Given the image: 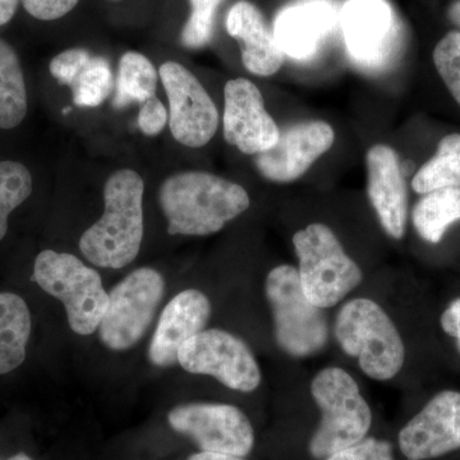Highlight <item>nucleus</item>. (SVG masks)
I'll use <instances>...</instances> for the list:
<instances>
[{
	"label": "nucleus",
	"instance_id": "6e6552de",
	"mask_svg": "<svg viewBox=\"0 0 460 460\" xmlns=\"http://www.w3.org/2000/svg\"><path fill=\"white\" fill-rule=\"evenodd\" d=\"M165 292V281L155 269L132 271L109 293L99 338L115 352L135 347L146 334Z\"/></svg>",
	"mask_w": 460,
	"mask_h": 460
},
{
	"label": "nucleus",
	"instance_id": "473e14b6",
	"mask_svg": "<svg viewBox=\"0 0 460 460\" xmlns=\"http://www.w3.org/2000/svg\"><path fill=\"white\" fill-rule=\"evenodd\" d=\"M441 328L450 337H458L460 332V299L454 301L441 316Z\"/></svg>",
	"mask_w": 460,
	"mask_h": 460
},
{
	"label": "nucleus",
	"instance_id": "f8f14e48",
	"mask_svg": "<svg viewBox=\"0 0 460 460\" xmlns=\"http://www.w3.org/2000/svg\"><path fill=\"white\" fill-rule=\"evenodd\" d=\"M334 140V129L323 120L293 124L280 131L274 146L257 154L256 168L266 180L289 183L328 153Z\"/></svg>",
	"mask_w": 460,
	"mask_h": 460
},
{
	"label": "nucleus",
	"instance_id": "39448f33",
	"mask_svg": "<svg viewBox=\"0 0 460 460\" xmlns=\"http://www.w3.org/2000/svg\"><path fill=\"white\" fill-rule=\"evenodd\" d=\"M32 280L65 305L75 334L91 335L99 329L109 295L98 271L74 255L47 250L36 257Z\"/></svg>",
	"mask_w": 460,
	"mask_h": 460
},
{
	"label": "nucleus",
	"instance_id": "aec40b11",
	"mask_svg": "<svg viewBox=\"0 0 460 460\" xmlns=\"http://www.w3.org/2000/svg\"><path fill=\"white\" fill-rule=\"evenodd\" d=\"M31 314L22 296L0 293V375L16 370L26 359Z\"/></svg>",
	"mask_w": 460,
	"mask_h": 460
},
{
	"label": "nucleus",
	"instance_id": "2eb2a0df",
	"mask_svg": "<svg viewBox=\"0 0 460 460\" xmlns=\"http://www.w3.org/2000/svg\"><path fill=\"white\" fill-rule=\"evenodd\" d=\"M367 192L381 226L392 238L402 239L407 229L408 193L401 162L392 147L375 145L366 155Z\"/></svg>",
	"mask_w": 460,
	"mask_h": 460
},
{
	"label": "nucleus",
	"instance_id": "bb28decb",
	"mask_svg": "<svg viewBox=\"0 0 460 460\" xmlns=\"http://www.w3.org/2000/svg\"><path fill=\"white\" fill-rule=\"evenodd\" d=\"M223 0H190V16L181 31V42L190 49L205 47L213 38L215 13Z\"/></svg>",
	"mask_w": 460,
	"mask_h": 460
},
{
	"label": "nucleus",
	"instance_id": "dca6fc26",
	"mask_svg": "<svg viewBox=\"0 0 460 460\" xmlns=\"http://www.w3.org/2000/svg\"><path fill=\"white\" fill-rule=\"evenodd\" d=\"M211 316L208 296L198 289H187L165 305L148 348V359L156 367L178 363V352L190 338L205 330Z\"/></svg>",
	"mask_w": 460,
	"mask_h": 460
},
{
	"label": "nucleus",
	"instance_id": "f257e3e1",
	"mask_svg": "<svg viewBox=\"0 0 460 460\" xmlns=\"http://www.w3.org/2000/svg\"><path fill=\"white\" fill-rule=\"evenodd\" d=\"M159 201L172 235L214 234L250 208L243 187L205 172L172 175L162 184Z\"/></svg>",
	"mask_w": 460,
	"mask_h": 460
},
{
	"label": "nucleus",
	"instance_id": "b1692460",
	"mask_svg": "<svg viewBox=\"0 0 460 460\" xmlns=\"http://www.w3.org/2000/svg\"><path fill=\"white\" fill-rule=\"evenodd\" d=\"M157 72L153 63L140 53L129 51L124 54L118 71L114 107L126 108L132 102L144 104L155 95Z\"/></svg>",
	"mask_w": 460,
	"mask_h": 460
},
{
	"label": "nucleus",
	"instance_id": "f704fd0d",
	"mask_svg": "<svg viewBox=\"0 0 460 460\" xmlns=\"http://www.w3.org/2000/svg\"><path fill=\"white\" fill-rule=\"evenodd\" d=\"M187 460H244L241 456H229V454L201 452L193 454Z\"/></svg>",
	"mask_w": 460,
	"mask_h": 460
},
{
	"label": "nucleus",
	"instance_id": "4468645a",
	"mask_svg": "<svg viewBox=\"0 0 460 460\" xmlns=\"http://www.w3.org/2000/svg\"><path fill=\"white\" fill-rule=\"evenodd\" d=\"M399 447L408 460L438 458L460 449V394L441 392L402 429Z\"/></svg>",
	"mask_w": 460,
	"mask_h": 460
},
{
	"label": "nucleus",
	"instance_id": "9b49d317",
	"mask_svg": "<svg viewBox=\"0 0 460 460\" xmlns=\"http://www.w3.org/2000/svg\"><path fill=\"white\" fill-rule=\"evenodd\" d=\"M159 74L168 95L172 137L184 146H205L219 126V113L213 100L198 78L180 63H164Z\"/></svg>",
	"mask_w": 460,
	"mask_h": 460
},
{
	"label": "nucleus",
	"instance_id": "c85d7f7f",
	"mask_svg": "<svg viewBox=\"0 0 460 460\" xmlns=\"http://www.w3.org/2000/svg\"><path fill=\"white\" fill-rule=\"evenodd\" d=\"M325 460H395L392 444L377 438H363L358 444L332 454Z\"/></svg>",
	"mask_w": 460,
	"mask_h": 460
},
{
	"label": "nucleus",
	"instance_id": "a211bd4d",
	"mask_svg": "<svg viewBox=\"0 0 460 460\" xmlns=\"http://www.w3.org/2000/svg\"><path fill=\"white\" fill-rule=\"evenodd\" d=\"M341 27L350 54L361 62H375L389 41L394 18L384 0H349L341 12Z\"/></svg>",
	"mask_w": 460,
	"mask_h": 460
},
{
	"label": "nucleus",
	"instance_id": "412c9836",
	"mask_svg": "<svg viewBox=\"0 0 460 460\" xmlns=\"http://www.w3.org/2000/svg\"><path fill=\"white\" fill-rule=\"evenodd\" d=\"M411 220L420 237L429 243H438L447 229L460 222V189L425 193L414 206Z\"/></svg>",
	"mask_w": 460,
	"mask_h": 460
},
{
	"label": "nucleus",
	"instance_id": "393cba45",
	"mask_svg": "<svg viewBox=\"0 0 460 460\" xmlns=\"http://www.w3.org/2000/svg\"><path fill=\"white\" fill-rule=\"evenodd\" d=\"M31 172L17 162H0V241L7 235L12 211L31 196Z\"/></svg>",
	"mask_w": 460,
	"mask_h": 460
},
{
	"label": "nucleus",
	"instance_id": "7c9ffc66",
	"mask_svg": "<svg viewBox=\"0 0 460 460\" xmlns=\"http://www.w3.org/2000/svg\"><path fill=\"white\" fill-rule=\"evenodd\" d=\"M30 16L40 21L65 17L77 5L78 0H21Z\"/></svg>",
	"mask_w": 460,
	"mask_h": 460
},
{
	"label": "nucleus",
	"instance_id": "c9c22d12",
	"mask_svg": "<svg viewBox=\"0 0 460 460\" xmlns=\"http://www.w3.org/2000/svg\"><path fill=\"white\" fill-rule=\"evenodd\" d=\"M449 18L454 25L460 29V0H456L449 8Z\"/></svg>",
	"mask_w": 460,
	"mask_h": 460
},
{
	"label": "nucleus",
	"instance_id": "c756f323",
	"mask_svg": "<svg viewBox=\"0 0 460 460\" xmlns=\"http://www.w3.org/2000/svg\"><path fill=\"white\" fill-rule=\"evenodd\" d=\"M93 57L84 49H68L58 54L50 63V74L62 84L71 87L77 75Z\"/></svg>",
	"mask_w": 460,
	"mask_h": 460
},
{
	"label": "nucleus",
	"instance_id": "f03ea898",
	"mask_svg": "<svg viewBox=\"0 0 460 460\" xmlns=\"http://www.w3.org/2000/svg\"><path fill=\"white\" fill-rule=\"evenodd\" d=\"M144 181L131 169L115 172L104 189L105 210L80 239L93 265L122 269L135 261L144 239Z\"/></svg>",
	"mask_w": 460,
	"mask_h": 460
},
{
	"label": "nucleus",
	"instance_id": "58836bf2",
	"mask_svg": "<svg viewBox=\"0 0 460 460\" xmlns=\"http://www.w3.org/2000/svg\"><path fill=\"white\" fill-rule=\"evenodd\" d=\"M456 339H458V348H459V352H460V332H459L458 337H456Z\"/></svg>",
	"mask_w": 460,
	"mask_h": 460
},
{
	"label": "nucleus",
	"instance_id": "423d86ee",
	"mask_svg": "<svg viewBox=\"0 0 460 460\" xmlns=\"http://www.w3.org/2000/svg\"><path fill=\"white\" fill-rule=\"evenodd\" d=\"M293 246L299 260L302 289L317 307L338 305L362 283L361 269L344 252L329 226L314 223L298 230Z\"/></svg>",
	"mask_w": 460,
	"mask_h": 460
},
{
	"label": "nucleus",
	"instance_id": "9d476101",
	"mask_svg": "<svg viewBox=\"0 0 460 460\" xmlns=\"http://www.w3.org/2000/svg\"><path fill=\"white\" fill-rule=\"evenodd\" d=\"M168 422L174 431L189 436L201 452L244 458L255 444L250 420L234 405L187 402L169 411Z\"/></svg>",
	"mask_w": 460,
	"mask_h": 460
},
{
	"label": "nucleus",
	"instance_id": "6ab92c4d",
	"mask_svg": "<svg viewBox=\"0 0 460 460\" xmlns=\"http://www.w3.org/2000/svg\"><path fill=\"white\" fill-rule=\"evenodd\" d=\"M334 23L325 2L311 0L283 9L274 22V38L284 54L305 59L313 56Z\"/></svg>",
	"mask_w": 460,
	"mask_h": 460
},
{
	"label": "nucleus",
	"instance_id": "ddd939ff",
	"mask_svg": "<svg viewBox=\"0 0 460 460\" xmlns=\"http://www.w3.org/2000/svg\"><path fill=\"white\" fill-rule=\"evenodd\" d=\"M224 138L246 155L277 144L280 129L266 111L261 93L246 78L230 80L224 89Z\"/></svg>",
	"mask_w": 460,
	"mask_h": 460
},
{
	"label": "nucleus",
	"instance_id": "4be33fe9",
	"mask_svg": "<svg viewBox=\"0 0 460 460\" xmlns=\"http://www.w3.org/2000/svg\"><path fill=\"white\" fill-rule=\"evenodd\" d=\"M26 114L27 90L20 58L0 38V128H16Z\"/></svg>",
	"mask_w": 460,
	"mask_h": 460
},
{
	"label": "nucleus",
	"instance_id": "7ed1b4c3",
	"mask_svg": "<svg viewBox=\"0 0 460 460\" xmlns=\"http://www.w3.org/2000/svg\"><path fill=\"white\" fill-rule=\"evenodd\" d=\"M311 394L321 411V422L311 438V456L325 459L358 444L370 431V405L354 378L343 368L320 371L311 384Z\"/></svg>",
	"mask_w": 460,
	"mask_h": 460
},
{
	"label": "nucleus",
	"instance_id": "20e7f679",
	"mask_svg": "<svg viewBox=\"0 0 460 460\" xmlns=\"http://www.w3.org/2000/svg\"><path fill=\"white\" fill-rule=\"evenodd\" d=\"M341 349L356 357L359 367L377 381L390 380L404 365V344L385 311L367 298L345 304L335 321Z\"/></svg>",
	"mask_w": 460,
	"mask_h": 460
},
{
	"label": "nucleus",
	"instance_id": "f3484780",
	"mask_svg": "<svg viewBox=\"0 0 460 460\" xmlns=\"http://www.w3.org/2000/svg\"><path fill=\"white\" fill-rule=\"evenodd\" d=\"M226 30L241 45L242 62L248 72L269 77L279 71L286 54L256 5L246 0L235 3L226 17Z\"/></svg>",
	"mask_w": 460,
	"mask_h": 460
},
{
	"label": "nucleus",
	"instance_id": "2f4dec72",
	"mask_svg": "<svg viewBox=\"0 0 460 460\" xmlns=\"http://www.w3.org/2000/svg\"><path fill=\"white\" fill-rule=\"evenodd\" d=\"M168 118L169 114L164 105L154 95L142 105L138 114V126L145 135L156 136L164 129Z\"/></svg>",
	"mask_w": 460,
	"mask_h": 460
},
{
	"label": "nucleus",
	"instance_id": "1a4fd4ad",
	"mask_svg": "<svg viewBox=\"0 0 460 460\" xmlns=\"http://www.w3.org/2000/svg\"><path fill=\"white\" fill-rule=\"evenodd\" d=\"M178 363L190 374L217 378L235 392L251 393L261 383L252 350L226 330H202L181 345Z\"/></svg>",
	"mask_w": 460,
	"mask_h": 460
},
{
	"label": "nucleus",
	"instance_id": "e433bc0d",
	"mask_svg": "<svg viewBox=\"0 0 460 460\" xmlns=\"http://www.w3.org/2000/svg\"><path fill=\"white\" fill-rule=\"evenodd\" d=\"M7 460H32V458H30V456H27V454L25 453H18L16 454V456H12V458H9Z\"/></svg>",
	"mask_w": 460,
	"mask_h": 460
},
{
	"label": "nucleus",
	"instance_id": "5701e85b",
	"mask_svg": "<svg viewBox=\"0 0 460 460\" xmlns=\"http://www.w3.org/2000/svg\"><path fill=\"white\" fill-rule=\"evenodd\" d=\"M411 189L420 195L436 190L460 189V133L445 136L435 156L414 175Z\"/></svg>",
	"mask_w": 460,
	"mask_h": 460
},
{
	"label": "nucleus",
	"instance_id": "72a5a7b5",
	"mask_svg": "<svg viewBox=\"0 0 460 460\" xmlns=\"http://www.w3.org/2000/svg\"><path fill=\"white\" fill-rule=\"evenodd\" d=\"M21 0H0V26L7 25L16 14Z\"/></svg>",
	"mask_w": 460,
	"mask_h": 460
},
{
	"label": "nucleus",
	"instance_id": "cd10ccee",
	"mask_svg": "<svg viewBox=\"0 0 460 460\" xmlns=\"http://www.w3.org/2000/svg\"><path fill=\"white\" fill-rule=\"evenodd\" d=\"M434 63L447 90L460 105V32L445 35L434 50Z\"/></svg>",
	"mask_w": 460,
	"mask_h": 460
},
{
	"label": "nucleus",
	"instance_id": "0eeeda50",
	"mask_svg": "<svg viewBox=\"0 0 460 460\" xmlns=\"http://www.w3.org/2000/svg\"><path fill=\"white\" fill-rule=\"evenodd\" d=\"M266 296L274 319L275 341L289 356L302 358L319 352L328 341L323 308L308 301L296 269L280 265L266 278Z\"/></svg>",
	"mask_w": 460,
	"mask_h": 460
},
{
	"label": "nucleus",
	"instance_id": "4c0bfd02",
	"mask_svg": "<svg viewBox=\"0 0 460 460\" xmlns=\"http://www.w3.org/2000/svg\"><path fill=\"white\" fill-rule=\"evenodd\" d=\"M72 111V109H71V108H69V107H68V108H65V111H63V114H65V115H66V114H68V113H69V111Z\"/></svg>",
	"mask_w": 460,
	"mask_h": 460
},
{
	"label": "nucleus",
	"instance_id": "a878e982",
	"mask_svg": "<svg viewBox=\"0 0 460 460\" xmlns=\"http://www.w3.org/2000/svg\"><path fill=\"white\" fill-rule=\"evenodd\" d=\"M71 87L77 107H99L113 87V74L108 60L102 57H91Z\"/></svg>",
	"mask_w": 460,
	"mask_h": 460
}]
</instances>
